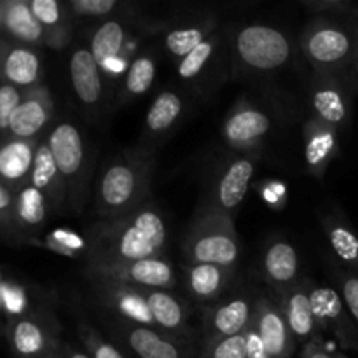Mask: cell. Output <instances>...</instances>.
Listing matches in <instances>:
<instances>
[{"mask_svg": "<svg viewBox=\"0 0 358 358\" xmlns=\"http://www.w3.org/2000/svg\"><path fill=\"white\" fill-rule=\"evenodd\" d=\"M14 191L0 182V236L2 240L17 241L13 224Z\"/></svg>", "mask_w": 358, "mask_h": 358, "instance_id": "cell-41", "label": "cell"}, {"mask_svg": "<svg viewBox=\"0 0 358 358\" xmlns=\"http://www.w3.org/2000/svg\"><path fill=\"white\" fill-rule=\"evenodd\" d=\"M322 226L336 257L348 268V271L358 273V234L353 227L334 213L325 215Z\"/></svg>", "mask_w": 358, "mask_h": 358, "instance_id": "cell-31", "label": "cell"}, {"mask_svg": "<svg viewBox=\"0 0 358 358\" xmlns=\"http://www.w3.org/2000/svg\"><path fill=\"white\" fill-rule=\"evenodd\" d=\"M108 322L110 341L128 358H192L191 343L171 338L157 329Z\"/></svg>", "mask_w": 358, "mask_h": 358, "instance_id": "cell-9", "label": "cell"}, {"mask_svg": "<svg viewBox=\"0 0 358 358\" xmlns=\"http://www.w3.org/2000/svg\"><path fill=\"white\" fill-rule=\"evenodd\" d=\"M304 163L308 173L322 180L339 154V131L313 117L304 122Z\"/></svg>", "mask_w": 358, "mask_h": 358, "instance_id": "cell-19", "label": "cell"}, {"mask_svg": "<svg viewBox=\"0 0 358 358\" xmlns=\"http://www.w3.org/2000/svg\"><path fill=\"white\" fill-rule=\"evenodd\" d=\"M84 275L90 282H114L145 290H173L177 275L166 257L129 262H84Z\"/></svg>", "mask_w": 358, "mask_h": 358, "instance_id": "cell-7", "label": "cell"}, {"mask_svg": "<svg viewBox=\"0 0 358 358\" xmlns=\"http://www.w3.org/2000/svg\"><path fill=\"white\" fill-rule=\"evenodd\" d=\"M271 129V119L261 108L250 103H240L224 121L222 140L229 149L238 152L261 149L262 140Z\"/></svg>", "mask_w": 358, "mask_h": 358, "instance_id": "cell-14", "label": "cell"}, {"mask_svg": "<svg viewBox=\"0 0 358 358\" xmlns=\"http://www.w3.org/2000/svg\"><path fill=\"white\" fill-rule=\"evenodd\" d=\"M6 276L3 269L0 266V334H6L7 318H6Z\"/></svg>", "mask_w": 358, "mask_h": 358, "instance_id": "cell-48", "label": "cell"}, {"mask_svg": "<svg viewBox=\"0 0 358 358\" xmlns=\"http://www.w3.org/2000/svg\"><path fill=\"white\" fill-rule=\"evenodd\" d=\"M55 114L52 96L44 84L24 91L21 103L10 121L9 136L23 140L38 138V133L49 124Z\"/></svg>", "mask_w": 358, "mask_h": 358, "instance_id": "cell-18", "label": "cell"}, {"mask_svg": "<svg viewBox=\"0 0 358 358\" xmlns=\"http://www.w3.org/2000/svg\"><path fill=\"white\" fill-rule=\"evenodd\" d=\"M332 357H334V358H350L348 355H345V353H341V352H336V353H332Z\"/></svg>", "mask_w": 358, "mask_h": 358, "instance_id": "cell-51", "label": "cell"}, {"mask_svg": "<svg viewBox=\"0 0 358 358\" xmlns=\"http://www.w3.org/2000/svg\"><path fill=\"white\" fill-rule=\"evenodd\" d=\"M259 150H248L233 157L217 177L212 191V201L208 206L234 217L236 210L247 196L248 185L254 177L255 164L259 161Z\"/></svg>", "mask_w": 358, "mask_h": 358, "instance_id": "cell-13", "label": "cell"}, {"mask_svg": "<svg viewBox=\"0 0 358 358\" xmlns=\"http://www.w3.org/2000/svg\"><path fill=\"white\" fill-rule=\"evenodd\" d=\"M299 44L315 73L339 77L350 63H355L358 28L317 17L304 28Z\"/></svg>", "mask_w": 358, "mask_h": 358, "instance_id": "cell-5", "label": "cell"}, {"mask_svg": "<svg viewBox=\"0 0 358 358\" xmlns=\"http://www.w3.org/2000/svg\"><path fill=\"white\" fill-rule=\"evenodd\" d=\"M77 336H79L83 350L90 358H128L119 346L105 338V334H101L86 318H80L77 322Z\"/></svg>", "mask_w": 358, "mask_h": 358, "instance_id": "cell-35", "label": "cell"}, {"mask_svg": "<svg viewBox=\"0 0 358 358\" xmlns=\"http://www.w3.org/2000/svg\"><path fill=\"white\" fill-rule=\"evenodd\" d=\"M198 358H247V339L243 334L203 343Z\"/></svg>", "mask_w": 358, "mask_h": 358, "instance_id": "cell-38", "label": "cell"}, {"mask_svg": "<svg viewBox=\"0 0 358 358\" xmlns=\"http://www.w3.org/2000/svg\"><path fill=\"white\" fill-rule=\"evenodd\" d=\"M24 91L10 86V84L0 83V142L9 138V129L13 115L17 105L21 103Z\"/></svg>", "mask_w": 358, "mask_h": 358, "instance_id": "cell-40", "label": "cell"}, {"mask_svg": "<svg viewBox=\"0 0 358 358\" xmlns=\"http://www.w3.org/2000/svg\"><path fill=\"white\" fill-rule=\"evenodd\" d=\"M154 159L147 149H135L112 159L101 171L94 189L98 220H112L135 212L147 203Z\"/></svg>", "mask_w": 358, "mask_h": 358, "instance_id": "cell-2", "label": "cell"}, {"mask_svg": "<svg viewBox=\"0 0 358 358\" xmlns=\"http://www.w3.org/2000/svg\"><path fill=\"white\" fill-rule=\"evenodd\" d=\"M70 41H72V23L56 28V30L45 31L44 45L52 49H63L70 44Z\"/></svg>", "mask_w": 358, "mask_h": 358, "instance_id": "cell-44", "label": "cell"}, {"mask_svg": "<svg viewBox=\"0 0 358 358\" xmlns=\"http://www.w3.org/2000/svg\"><path fill=\"white\" fill-rule=\"evenodd\" d=\"M219 45V34H212L206 41H203L194 51L189 52L184 59H180L177 65V73L184 80H194L205 72L206 65L212 62L213 55Z\"/></svg>", "mask_w": 358, "mask_h": 358, "instance_id": "cell-36", "label": "cell"}, {"mask_svg": "<svg viewBox=\"0 0 358 358\" xmlns=\"http://www.w3.org/2000/svg\"><path fill=\"white\" fill-rule=\"evenodd\" d=\"M278 304L296 343L308 345L311 341H317L320 331L315 324L313 308H311L310 292H308V280L280 294Z\"/></svg>", "mask_w": 358, "mask_h": 358, "instance_id": "cell-24", "label": "cell"}, {"mask_svg": "<svg viewBox=\"0 0 358 358\" xmlns=\"http://www.w3.org/2000/svg\"><path fill=\"white\" fill-rule=\"evenodd\" d=\"M353 16H357V17H358V13H355V14H353Z\"/></svg>", "mask_w": 358, "mask_h": 358, "instance_id": "cell-54", "label": "cell"}, {"mask_svg": "<svg viewBox=\"0 0 358 358\" xmlns=\"http://www.w3.org/2000/svg\"><path fill=\"white\" fill-rule=\"evenodd\" d=\"M128 44V28L122 21L108 20L93 31L90 41V51L96 59L101 73H119L117 69L124 66V52Z\"/></svg>", "mask_w": 358, "mask_h": 358, "instance_id": "cell-27", "label": "cell"}, {"mask_svg": "<svg viewBox=\"0 0 358 358\" xmlns=\"http://www.w3.org/2000/svg\"><path fill=\"white\" fill-rule=\"evenodd\" d=\"M252 325L264 343L269 358H290L296 350V339L290 332L280 304L271 297L257 296Z\"/></svg>", "mask_w": 358, "mask_h": 358, "instance_id": "cell-15", "label": "cell"}, {"mask_svg": "<svg viewBox=\"0 0 358 358\" xmlns=\"http://www.w3.org/2000/svg\"><path fill=\"white\" fill-rule=\"evenodd\" d=\"M304 9L313 14H350L353 6L346 0H304Z\"/></svg>", "mask_w": 358, "mask_h": 358, "instance_id": "cell-43", "label": "cell"}, {"mask_svg": "<svg viewBox=\"0 0 358 358\" xmlns=\"http://www.w3.org/2000/svg\"><path fill=\"white\" fill-rule=\"evenodd\" d=\"M189 264H217L236 269L241 247L234 217L212 206L199 210L184 240Z\"/></svg>", "mask_w": 358, "mask_h": 358, "instance_id": "cell-3", "label": "cell"}, {"mask_svg": "<svg viewBox=\"0 0 358 358\" xmlns=\"http://www.w3.org/2000/svg\"><path fill=\"white\" fill-rule=\"evenodd\" d=\"M217 23L213 20L201 21V23L191 24V27H180L171 30L164 37V49L173 59H184L191 51H194L203 41L215 34Z\"/></svg>", "mask_w": 358, "mask_h": 358, "instance_id": "cell-33", "label": "cell"}, {"mask_svg": "<svg viewBox=\"0 0 358 358\" xmlns=\"http://www.w3.org/2000/svg\"><path fill=\"white\" fill-rule=\"evenodd\" d=\"M30 243L69 259H83V261H86L87 257L86 236H83V234L76 233L72 229L58 227V229H52L51 233L45 234L42 240H31Z\"/></svg>", "mask_w": 358, "mask_h": 358, "instance_id": "cell-34", "label": "cell"}, {"mask_svg": "<svg viewBox=\"0 0 358 358\" xmlns=\"http://www.w3.org/2000/svg\"><path fill=\"white\" fill-rule=\"evenodd\" d=\"M28 184L34 185L44 194L51 212H59L62 208H66L65 182H63L62 173L56 166V161L45 140L38 142L37 150H35L34 166H31Z\"/></svg>", "mask_w": 358, "mask_h": 358, "instance_id": "cell-28", "label": "cell"}, {"mask_svg": "<svg viewBox=\"0 0 358 358\" xmlns=\"http://www.w3.org/2000/svg\"><path fill=\"white\" fill-rule=\"evenodd\" d=\"M42 66L41 52L37 48L21 44V42L6 41L2 56H0V83L10 84L21 91L41 86Z\"/></svg>", "mask_w": 358, "mask_h": 358, "instance_id": "cell-17", "label": "cell"}, {"mask_svg": "<svg viewBox=\"0 0 358 358\" xmlns=\"http://www.w3.org/2000/svg\"><path fill=\"white\" fill-rule=\"evenodd\" d=\"M315 117L338 131L348 126L352 117V101L345 84L338 76L315 73L310 87Z\"/></svg>", "mask_w": 358, "mask_h": 358, "instance_id": "cell-16", "label": "cell"}, {"mask_svg": "<svg viewBox=\"0 0 358 358\" xmlns=\"http://www.w3.org/2000/svg\"><path fill=\"white\" fill-rule=\"evenodd\" d=\"M90 283L91 297L98 308L110 315V320L157 329L149 304H147L145 289H136V287L114 282H98V280Z\"/></svg>", "mask_w": 358, "mask_h": 358, "instance_id": "cell-10", "label": "cell"}, {"mask_svg": "<svg viewBox=\"0 0 358 358\" xmlns=\"http://www.w3.org/2000/svg\"><path fill=\"white\" fill-rule=\"evenodd\" d=\"M2 9V30L14 42L31 45H44L45 30L34 16L28 0H0Z\"/></svg>", "mask_w": 358, "mask_h": 358, "instance_id": "cell-29", "label": "cell"}, {"mask_svg": "<svg viewBox=\"0 0 358 358\" xmlns=\"http://www.w3.org/2000/svg\"><path fill=\"white\" fill-rule=\"evenodd\" d=\"M0 30H2V9H0Z\"/></svg>", "mask_w": 358, "mask_h": 358, "instance_id": "cell-52", "label": "cell"}, {"mask_svg": "<svg viewBox=\"0 0 358 358\" xmlns=\"http://www.w3.org/2000/svg\"><path fill=\"white\" fill-rule=\"evenodd\" d=\"M0 240H2V236H0Z\"/></svg>", "mask_w": 358, "mask_h": 358, "instance_id": "cell-55", "label": "cell"}, {"mask_svg": "<svg viewBox=\"0 0 358 358\" xmlns=\"http://www.w3.org/2000/svg\"><path fill=\"white\" fill-rule=\"evenodd\" d=\"M257 296L254 294H234L224 297L203 311L201 345L215 339L243 334L254 317V306Z\"/></svg>", "mask_w": 358, "mask_h": 358, "instance_id": "cell-12", "label": "cell"}, {"mask_svg": "<svg viewBox=\"0 0 358 358\" xmlns=\"http://www.w3.org/2000/svg\"><path fill=\"white\" fill-rule=\"evenodd\" d=\"M70 80L80 105L90 112L98 110L103 101V73L90 48H77L72 52Z\"/></svg>", "mask_w": 358, "mask_h": 358, "instance_id": "cell-22", "label": "cell"}, {"mask_svg": "<svg viewBox=\"0 0 358 358\" xmlns=\"http://www.w3.org/2000/svg\"><path fill=\"white\" fill-rule=\"evenodd\" d=\"M48 145L66 187V208L79 212L90 194L91 154L84 133L73 122H59L51 129Z\"/></svg>", "mask_w": 358, "mask_h": 358, "instance_id": "cell-4", "label": "cell"}, {"mask_svg": "<svg viewBox=\"0 0 358 358\" xmlns=\"http://www.w3.org/2000/svg\"><path fill=\"white\" fill-rule=\"evenodd\" d=\"M3 45H6V41H3V38H2V30H0V56H2Z\"/></svg>", "mask_w": 358, "mask_h": 358, "instance_id": "cell-50", "label": "cell"}, {"mask_svg": "<svg viewBox=\"0 0 358 358\" xmlns=\"http://www.w3.org/2000/svg\"><path fill=\"white\" fill-rule=\"evenodd\" d=\"M339 287H341V297L345 301L346 308H348L350 315H352L353 322L358 327V273L353 271H341L338 275Z\"/></svg>", "mask_w": 358, "mask_h": 358, "instance_id": "cell-42", "label": "cell"}, {"mask_svg": "<svg viewBox=\"0 0 358 358\" xmlns=\"http://www.w3.org/2000/svg\"><path fill=\"white\" fill-rule=\"evenodd\" d=\"M84 236L87 241L86 261L129 262L157 259L164 257L168 224L161 210L152 201H147L124 217L98 220Z\"/></svg>", "mask_w": 358, "mask_h": 358, "instance_id": "cell-1", "label": "cell"}, {"mask_svg": "<svg viewBox=\"0 0 358 358\" xmlns=\"http://www.w3.org/2000/svg\"><path fill=\"white\" fill-rule=\"evenodd\" d=\"M70 17H105L121 7L119 0H70L65 2Z\"/></svg>", "mask_w": 358, "mask_h": 358, "instance_id": "cell-39", "label": "cell"}, {"mask_svg": "<svg viewBox=\"0 0 358 358\" xmlns=\"http://www.w3.org/2000/svg\"><path fill=\"white\" fill-rule=\"evenodd\" d=\"M28 2H30L31 13L45 31L56 30L70 23L65 3H59L58 0H28Z\"/></svg>", "mask_w": 358, "mask_h": 358, "instance_id": "cell-37", "label": "cell"}, {"mask_svg": "<svg viewBox=\"0 0 358 358\" xmlns=\"http://www.w3.org/2000/svg\"><path fill=\"white\" fill-rule=\"evenodd\" d=\"M38 142V138L23 140L14 136L0 142V182L14 192L28 184Z\"/></svg>", "mask_w": 358, "mask_h": 358, "instance_id": "cell-26", "label": "cell"}, {"mask_svg": "<svg viewBox=\"0 0 358 358\" xmlns=\"http://www.w3.org/2000/svg\"><path fill=\"white\" fill-rule=\"evenodd\" d=\"M311 308L318 331L331 332L346 350H358V327L343 301L341 294L331 287H322L308 280Z\"/></svg>", "mask_w": 358, "mask_h": 358, "instance_id": "cell-11", "label": "cell"}, {"mask_svg": "<svg viewBox=\"0 0 358 358\" xmlns=\"http://www.w3.org/2000/svg\"><path fill=\"white\" fill-rule=\"evenodd\" d=\"M355 65H357V70H358V51H357V58H355Z\"/></svg>", "mask_w": 358, "mask_h": 358, "instance_id": "cell-53", "label": "cell"}, {"mask_svg": "<svg viewBox=\"0 0 358 358\" xmlns=\"http://www.w3.org/2000/svg\"><path fill=\"white\" fill-rule=\"evenodd\" d=\"M145 297L157 331L191 343L192 329L189 325L187 303L171 290H145Z\"/></svg>", "mask_w": 358, "mask_h": 358, "instance_id": "cell-20", "label": "cell"}, {"mask_svg": "<svg viewBox=\"0 0 358 358\" xmlns=\"http://www.w3.org/2000/svg\"><path fill=\"white\" fill-rule=\"evenodd\" d=\"M264 280L273 290L283 294L299 283V255L296 247L285 238H275L262 255Z\"/></svg>", "mask_w": 358, "mask_h": 358, "instance_id": "cell-23", "label": "cell"}, {"mask_svg": "<svg viewBox=\"0 0 358 358\" xmlns=\"http://www.w3.org/2000/svg\"><path fill=\"white\" fill-rule=\"evenodd\" d=\"M154 79H156V56H154V52L147 51L142 55H136L126 69L121 90V103H128V101L145 94L149 87L152 86Z\"/></svg>", "mask_w": 358, "mask_h": 358, "instance_id": "cell-32", "label": "cell"}, {"mask_svg": "<svg viewBox=\"0 0 358 358\" xmlns=\"http://www.w3.org/2000/svg\"><path fill=\"white\" fill-rule=\"evenodd\" d=\"M59 358H90L86 352L79 346L72 345V343H63V348H62V355Z\"/></svg>", "mask_w": 358, "mask_h": 358, "instance_id": "cell-49", "label": "cell"}, {"mask_svg": "<svg viewBox=\"0 0 358 358\" xmlns=\"http://www.w3.org/2000/svg\"><path fill=\"white\" fill-rule=\"evenodd\" d=\"M262 198H264L269 205L278 206V199H285V187H283V184H276V182L268 184L264 191H262Z\"/></svg>", "mask_w": 358, "mask_h": 358, "instance_id": "cell-46", "label": "cell"}, {"mask_svg": "<svg viewBox=\"0 0 358 358\" xmlns=\"http://www.w3.org/2000/svg\"><path fill=\"white\" fill-rule=\"evenodd\" d=\"M234 52L241 65L252 72H273L292 56L289 37L268 24H248L234 38Z\"/></svg>", "mask_w": 358, "mask_h": 358, "instance_id": "cell-8", "label": "cell"}, {"mask_svg": "<svg viewBox=\"0 0 358 358\" xmlns=\"http://www.w3.org/2000/svg\"><path fill=\"white\" fill-rule=\"evenodd\" d=\"M184 114V100L178 93L164 90L154 98L145 117V135L150 140H157L166 135L180 115Z\"/></svg>", "mask_w": 358, "mask_h": 358, "instance_id": "cell-30", "label": "cell"}, {"mask_svg": "<svg viewBox=\"0 0 358 358\" xmlns=\"http://www.w3.org/2000/svg\"><path fill=\"white\" fill-rule=\"evenodd\" d=\"M13 358H59L63 348L62 324L45 304L10 320L6 329Z\"/></svg>", "mask_w": 358, "mask_h": 358, "instance_id": "cell-6", "label": "cell"}, {"mask_svg": "<svg viewBox=\"0 0 358 358\" xmlns=\"http://www.w3.org/2000/svg\"><path fill=\"white\" fill-rule=\"evenodd\" d=\"M245 339H247V358H269L264 348V343L259 338L254 325H248L245 331Z\"/></svg>", "mask_w": 358, "mask_h": 358, "instance_id": "cell-45", "label": "cell"}, {"mask_svg": "<svg viewBox=\"0 0 358 358\" xmlns=\"http://www.w3.org/2000/svg\"><path fill=\"white\" fill-rule=\"evenodd\" d=\"M51 212L48 199L34 185L24 184L14 192L13 224L17 241L30 243L35 240V234L45 224L48 213Z\"/></svg>", "mask_w": 358, "mask_h": 358, "instance_id": "cell-25", "label": "cell"}, {"mask_svg": "<svg viewBox=\"0 0 358 358\" xmlns=\"http://www.w3.org/2000/svg\"><path fill=\"white\" fill-rule=\"evenodd\" d=\"M236 269L217 264H187L184 289L191 299L201 304L219 303L233 283Z\"/></svg>", "mask_w": 358, "mask_h": 358, "instance_id": "cell-21", "label": "cell"}, {"mask_svg": "<svg viewBox=\"0 0 358 358\" xmlns=\"http://www.w3.org/2000/svg\"><path fill=\"white\" fill-rule=\"evenodd\" d=\"M301 358H334L332 353H329L327 350L322 346V343L318 341H311L308 345L303 346V355Z\"/></svg>", "mask_w": 358, "mask_h": 358, "instance_id": "cell-47", "label": "cell"}]
</instances>
